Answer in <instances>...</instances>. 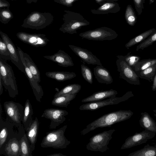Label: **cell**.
<instances>
[{
    "label": "cell",
    "instance_id": "obj_1",
    "mask_svg": "<svg viewBox=\"0 0 156 156\" xmlns=\"http://www.w3.org/2000/svg\"><path fill=\"white\" fill-rule=\"evenodd\" d=\"M133 114L130 110H120L105 114L88 124L80 134L85 135L97 128L110 126L129 119Z\"/></svg>",
    "mask_w": 156,
    "mask_h": 156
},
{
    "label": "cell",
    "instance_id": "obj_2",
    "mask_svg": "<svg viewBox=\"0 0 156 156\" xmlns=\"http://www.w3.org/2000/svg\"><path fill=\"white\" fill-rule=\"evenodd\" d=\"M64 12L62 18L63 23L59 29L63 33L76 34L77 30L90 24V22L80 13L67 10Z\"/></svg>",
    "mask_w": 156,
    "mask_h": 156
},
{
    "label": "cell",
    "instance_id": "obj_3",
    "mask_svg": "<svg viewBox=\"0 0 156 156\" xmlns=\"http://www.w3.org/2000/svg\"><path fill=\"white\" fill-rule=\"evenodd\" d=\"M67 126V125H65L57 130L47 132L41 143V147L54 149L66 148L71 143L65 136Z\"/></svg>",
    "mask_w": 156,
    "mask_h": 156
},
{
    "label": "cell",
    "instance_id": "obj_4",
    "mask_svg": "<svg viewBox=\"0 0 156 156\" xmlns=\"http://www.w3.org/2000/svg\"><path fill=\"white\" fill-rule=\"evenodd\" d=\"M54 20L53 16L49 12L34 11L24 19L21 26L25 28L40 30L50 25Z\"/></svg>",
    "mask_w": 156,
    "mask_h": 156
},
{
    "label": "cell",
    "instance_id": "obj_5",
    "mask_svg": "<svg viewBox=\"0 0 156 156\" xmlns=\"http://www.w3.org/2000/svg\"><path fill=\"white\" fill-rule=\"evenodd\" d=\"M0 77L3 86L10 97L14 98L18 94L16 78L12 66L0 57Z\"/></svg>",
    "mask_w": 156,
    "mask_h": 156
},
{
    "label": "cell",
    "instance_id": "obj_6",
    "mask_svg": "<svg viewBox=\"0 0 156 156\" xmlns=\"http://www.w3.org/2000/svg\"><path fill=\"white\" fill-rule=\"evenodd\" d=\"M116 131L112 129L96 134L90 139L86 145L87 149L93 151L103 153L109 149L108 147L109 141L112 139V135Z\"/></svg>",
    "mask_w": 156,
    "mask_h": 156
},
{
    "label": "cell",
    "instance_id": "obj_7",
    "mask_svg": "<svg viewBox=\"0 0 156 156\" xmlns=\"http://www.w3.org/2000/svg\"><path fill=\"white\" fill-rule=\"evenodd\" d=\"M79 35L89 40L102 41L115 39L118 34L112 29L103 27L81 33Z\"/></svg>",
    "mask_w": 156,
    "mask_h": 156
},
{
    "label": "cell",
    "instance_id": "obj_8",
    "mask_svg": "<svg viewBox=\"0 0 156 156\" xmlns=\"http://www.w3.org/2000/svg\"><path fill=\"white\" fill-rule=\"evenodd\" d=\"M134 96L132 92H127L122 97H112L103 100L88 102L81 105L79 107L80 110L94 111L109 105L118 104L128 100Z\"/></svg>",
    "mask_w": 156,
    "mask_h": 156
},
{
    "label": "cell",
    "instance_id": "obj_9",
    "mask_svg": "<svg viewBox=\"0 0 156 156\" xmlns=\"http://www.w3.org/2000/svg\"><path fill=\"white\" fill-rule=\"evenodd\" d=\"M4 107L8 119L15 124H21L24 113V108L22 105L10 101L5 102Z\"/></svg>",
    "mask_w": 156,
    "mask_h": 156
},
{
    "label": "cell",
    "instance_id": "obj_10",
    "mask_svg": "<svg viewBox=\"0 0 156 156\" xmlns=\"http://www.w3.org/2000/svg\"><path fill=\"white\" fill-rule=\"evenodd\" d=\"M156 133L146 130L136 133L128 137L122 145L121 149H129L146 143L148 140L153 138Z\"/></svg>",
    "mask_w": 156,
    "mask_h": 156
},
{
    "label": "cell",
    "instance_id": "obj_11",
    "mask_svg": "<svg viewBox=\"0 0 156 156\" xmlns=\"http://www.w3.org/2000/svg\"><path fill=\"white\" fill-rule=\"evenodd\" d=\"M68 114V112L65 110L51 108L45 110L41 117L51 120L49 128L53 129L63 123L66 120L65 116Z\"/></svg>",
    "mask_w": 156,
    "mask_h": 156
},
{
    "label": "cell",
    "instance_id": "obj_12",
    "mask_svg": "<svg viewBox=\"0 0 156 156\" xmlns=\"http://www.w3.org/2000/svg\"><path fill=\"white\" fill-rule=\"evenodd\" d=\"M16 36L23 42L36 47L45 46L49 42V40L44 34L20 32L16 34Z\"/></svg>",
    "mask_w": 156,
    "mask_h": 156
},
{
    "label": "cell",
    "instance_id": "obj_13",
    "mask_svg": "<svg viewBox=\"0 0 156 156\" xmlns=\"http://www.w3.org/2000/svg\"><path fill=\"white\" fill-rule=\"evenodd\" d=\"M17 50L25 68V74L29 80L36 100L38 101L41 102V99L44 96V92L42 87L39 84V83L34 76L27 65L23 55L22 49L18 47Z\"/></svg>",
    "mask_w": 156,
    "mask_h": 156
},
{
    "label": "cell",
    "instance_id": "obj_14",
    "mask_svg": "<svg viewBox=\"0 0 156 156\" xmlns=\"http://www.w3.org/2000/svg\"><path fill=\"white\" fill-rule=\"evenodd\" d=\"M116 63L121 78L131 84H139L138 76L126 61L117 58Z\"/></svg>",
    "mask_w": 156,
    "mask_h": 156
},
{
    "label": "cell",
    "instance_id": "obj_15",
    "mask_svg": "<svg viewBox=\"0 0 156 156\" xmlns=\"http://www.w3.org/2000/svg\"><path fill=\"white\" fill-rule=\"evenodd\" d=\"M2 39L6 44L9 51L11 61L21 72L25 74L24 66L20 58L17 50L16 49L12 40L5 33L0 31Z\"/></svg>",
    "mask_w": 156,
    "mask_h": 156
},
{
    "label": "cell",
    "instance_id": "obj_16",
    "mask_svg": "<svg viewBox=\"0 0 156 156\" xmlns=\"http://www.w3.org/2000/svg\"><path fill=\"white\" fill-rule=\"evenodd\" d=\"M69 46L72 50L84 62L88 64L102 66L100 60L91 52L74 45L69 44Z\"/></svg>",
    "mask_w": 156,
    "mask_h": 156
},
{
    "label": "cell",
    "instance_id": "obj_17",
    "mask_svg": "<svg viewBox=\"0 0 156 156\" xmlns=\"http://www.w3.org/2000/svg\"><path fill=\"white\" fill-rule=\"evenodd\" d=\"M44 58L58 64L61 66L68 67L74 66V63L71 57L64 51L59 50L54 54L45 55Z\"/></svg>",
    "mask_w": 156,
    "mask_h": 156
},
{
    "label": "cell",
    "instance_id": "obj_18",
    "mask_svg": "<svg viewBox=\"0 0 156 156\" xmlns=\"http://www.w3.org/2000/svg\"><path fill=\"white\" fill-rule=\"evenodd\" d=\"M118 94L117 91L111 89L101 90L94 93L92 94L83 99L82 102H90L103 100L107 98L115 97Z\"/></svg>",
    "mask_w": 156,
    "mask_h": 156
},
{
    "label": "cell",
    "instance_id": "obj_19",
    "mask_svg": "<svg viewBox=\"0 0 156 156\" xmlns=\"http://www.w3.org/2000/svg\"><path fill=\"white\" fill-rule=\"evenodd\" d=\"M119 4L116 2H105L96 9H91V12L94 14H105L116 13L120 10Z\"/></svg>",
    "mask_w": 156,
    "mask_h": 156
},
{
    "label": "cell",
    "instance_id": "obj_20",
    "mask_svg": "<svg viewBox=\"0 0 156 156\" xmlns=\"http://www.w3.org/2000/svg\"><path fill=\"white\" fill-rule=\"evenodd\" d=\"M95 78L99 83L107 84L113 82V79L109 71L102 66L98 65L94 68Z\"/></svg>",
    "mask_w": 156,
    "mask_h": 156
},
{
    "label": "cell",
    "instance_id": "obj_21",
    "mask_svg": "<svg viewBox=\"0 0 156 156\" xmlns=\"http://www.w3.org/2000/svg\"><path fill=\"white\" fill-rule=\"evenodd\" d=\"M39 126V122L37 118L36 117L33 120L30 126L27 131L26 135L34 151L37 141Z\"/></svg>",
    "mask_w": 156,
    "mask_h": 156
},
{
    "label": "cell",
    "instance_id": "obj_22",
    "mask_svg": "<svg viewBox=\"0 0 156 156\" xmlns=\"http://www.w3.org/2000/svg\"><path fill=\"white\" fill-rule=\"evenodd\" d=\"M139 120L140 126L145 130L156 133V122L147 112H142Z\"/></svg>",
    "mask_w": 156,
    "mask_h": 156
},
{
    "label": "cell",
    "instance_id": "obj_23",
    "mask_svg": "<svg viewBox=\"0 0 156 156\" xmlns=\"http://www.w3.org/2000/svg\"><path fill=\"white\" fill-rule=\"evenodd\" d=\"M45 75L48 77L59 82L72 79L76 76L73 72L65 71L48 72L45 73Z\"/></svg>",
    "mask_w": 156,
    "mask_h": 156
},
{
    "label": "cell",
    "instance_id": "obj_24",
    "mask_svg": "<svg viewBox=\"0 0 156 156\" xmlns=\"http://www.w3.org/2000/svg\"><path fill=\"white\" fill-rule=\"evenodd\" d=\"M34 112L30 100L27 99L25 103L24 113L22 122L24 129L27 132L33 120L32 116Z\"/></svg>",
    "mask_w": 156,
    "mask_h": 156
},
{
    "label": "cell",
    "instance_id": "obj_25",
    "mask_svg": "<svg viewBox=\"0 0 156 156\" xmlns=\"http://www.w3.org/2000/svg\"><path fill=\"white\" fill-rule=\"evenodd\" d=\"M5 151L8 156H20V141L16 138L9 140L5 145Z\"/></svg>",
    "mask_w": 156,
    "mask_h": 156
},
{
    "label": "cell",
    "instance_id": "obj_26",
    "mask_svg": "<svg viewBox=\"0 0 156 156\" xmlns=\"http://www.w3.org/2000/svg\"><path fill=\"white\" fill-rule=\"evenodd\" d=\"M77 94H66L54 97L51 101L52 105L67 108L71 101L75 98Z\"/></svg>",
    "mask_w": 156,
    "mask_h": 156
},
{
    "label": "cell",
    "instance_id": "obj_27",
    "mask_svg": "<svg viewBox=\"0 0 156 156\" xmlns=\"http://www.w3.org/2000/svg\"><path fill=\"white\" fill-rule=\"evenodd\" d=\"M22 53L27 65L35 79L40 83V74L37 66L29 55L23 51Z\"/></svg>",
    "mask_w": 156,
    "mask_h": 156
},
{
    "label": "cell",
    "instance_id": "obj_28",
    "mask_svg": "<svg viewBox=\"0 0 156 156\" xmlns=\"http://www.w3.org/2000/svg\"><path fill=\"white\" fill-rule=\"evenodd\" d=\"M127 156H156V145L147 144L140 149L130 153Z\"/></svg>",
    "mask_w": 156,
    "mask_h": 156
},
{
    "label": "cell",
    "instance_id": "obj_29",
    "mask_svg": "<svg viewBox=\"0 0 156 156\" xmlns=\"http://www.w3.org/2000/svg\"><path fill=\"white\" fill-rule=\"evenodd\" d=\"M20 141V156H32V149L26 134H25Z\"/></svg>",
    "mask_w": 156,
    "mask_h": 156
},
{
    "label": "cell",
    "instance_id": "obj_30",
    "mask_svg": "<svg viewBox=\"0 0 156 156\" xmlns=\"http://www.w3.org/2000/svg\"><path fill=\"white\" fill-rule=\"evenodd\" d=\"M155 30L156 29L155 28H152L140 34L130 40L126 44L125 47L127 48H129L144 41L154 33Z\"/></svg>",
    "mask_w": 156,
    "mask_h": 156
},
{
    "label": "cell",
    "instance_id": "obj_31",
    "mask_svg": "<svg viewBox=\"0 0 156 156\" xmlns=\"http://www.w3.org/2000/svg\"><path fill=\"white\" fill-rule=\"evenodd\" d=\"M81 88V85L78 84L74 83L68 85L60 90L56 93L54 98L66 94H77L80 91Z\"/></svg>",
    "mask_w": 156,
    "mask_h": 156
},
{
    "label": "cell",
    "instance_id": "obj_32",
    "mask_svg": "<svg viewBox=\"0 0 156 156\" xmlns=\"http://www.w3.org/2000/svg\"><path fill=\"white\" fill-rule=\"evenodd\" d=\"M125 18L127 23L131 26H133L136 23L137 16L135 12L130 5H128L126 6L125 13Z\"/></svg>",
    "mask_w": 156,
    "mask_h": 156
},
{
    "label": "cell",
    "instance_id": "obj_33",
    "mask_svg": "<svg viewBox=\"0 0 156 156\" xmlns=\"http://www.w3.org/2000/svg\"><path fill=\"white\" fill-rule=\"evenodd\" d=\"M156 63V59H149L137 62L133 67L136 71L143 70Z\"/></svg>",
    "mask_w": 156,
    "mask_h": 156
},
{
    "label": "cell",
    "instance_id": "obj_34",
    "mask_svg": "<svg viewBox=\"0 0 156 156\" xmlns=\"http://www.w3.org/2000/svg\"><path fill=\"white\" fill-rule=\"evenodd\" d=\"M13 17L12 12L9 8H2L0 9V21L4 24L8 23Z\"/></svg>",
    "mask_w": 156,
    "mask_h": 156
},
{
    "label": "cell",
    "instance_id": "obj_35",
    "mask_svg": "<svg viewBox=\"0 0 156 156\" xmlns=\"http://www.w3.org/2000/svg\"><path fill=\"white\" fill-rule=\"evenodd\" d=\"M82 75L84 79L90 84L93 82V75L90 69L83 64L81 65Z\"/></svg>",
    "mask_w": 156,
    "mask_h": 156
},
{
    "label": "cell",
    "instance_id": "obj_36",
    "mask_svg": "<svg viewBox=\"0 0 156 156\" xmlns=\"http://www.w3.org/2000/svg\"><path fill=\"white\" fill-rule=\"evenodd\" d=\"M0 57L5 60H11L9 51L2 38H0Z\"/></svg>",
    "mask_w": 156,
    "mask_h": 156
},
{
    "label": "cell",
    "instance_id": "obj_37",
    "mask_svg": "<svg viewBox=\"0 0 156 156\" xmlns=\"http://www.w3.org/2000/svg\"><path fill=\"white\" fill-rule=\"evenodd\" d=\"M155 41H156V30L148 38L137 46L136 50L138 51L139 49H143L151 44Z\"/></svg>",
    "mask_w": 156,
    "mask_h": 156
},
{
    "label": "cell",
    "instance_id": "obj_38",
    "mask_svg": "<svg viewBox=\"0 0 156 156\" xmlns=\"http://www.w3.org/2000/svg\"><path fill=\"white\" fill-rule=\"evenodd\" d=\"M116 57L117 58L121 59L126 61L131 67L133 66L137 62V61L139 59V58L132 56L129 54L125 56L118 55Z\"/></svg>",
    "mask_w": 156,
    "mask_h": 156
},
{
    "label": "cell",
    "instance_id": "obj_39",
    "mask_svg": "<svg viewBox=\"0 0 156 156\" xmlns=\"http://www.w3.org/2000/svg\"><path fill=\"white\" fill-rule=\"evenodd\" d=\"M156 70V64H155L147 69L141 71L140 75L142 76L150 77L154 75Z\"/></svg>",
    "mask_w": 156,
    "mask_h": 156
},
{
    "label": "cell",
    "instance_id": "obj_40",
    "mask_svg": "<svg viewBox=\"0 0 156 156\" xmlns=\"http://www.w3.org/2000/svg\"><path fill=\"white\" fill-rule=\"evenodd\" d=\"M135 7L138 15L141 14L144 9L145 0H133Z\"/></svg>",
    "mask_w": 156,
    "mask_h": 156
},
{
    "label": "cell",
    "instance_id": "obj_41",
    "mask_svg": "<svg viewBox=\"0 0 156 156\" xmlns=\"http://www.w3.org/2000/svg\"><path fill=\"white\" fill-rule=\"evenodd\" d=\"M8 131L6 128L3 127L1 130L0 133V148L6 142L8 135Z\"/></svg>",
    "mask_w": 156,
    "mask_h": 156
},
{
    "label": "cell",
    "instance_id": "obj_42",
    "mask_svg": "<svg viewBox=\"0 0 156 156\" xmlns=\"http://www.w3.org/2000/svg\"><path fill=\"white\" fill-rule=\"evenodd\" d=\"M79 0H54V1L67 7H71L74 2Z\"/></svg>",
    "mask_w": 156,
    "mask_h": 156
},
{
    "label": "cell",
    "instance_id": "obj_43",
    "mask_svg": "<svg viewBox=\"0 0 156 156\" xmlns=\"http://www.w3.org/2000/svg\"><path fill=\"white\" fill-rule=\"evenodd\" d=\"M10 4L6 0H0V9L6 7L9 8Z\"/></svg>",
    "mask_w": 156,
    "mask_h": 156
},
{
    "label": "cell",
    "instance_id": "obj_44",
    "mask_svg": "<svg viewBox=\"0 0 156 156\" xmlns=\"http://www.w3.org/2000/svg\"><path fill=\"white\" fill-rule=\"evenodd\" d=\"M152 90L153 91L156 90V75L154 78L153 85L152 86Z\"/></svg>",
    "mask_w": 156,
    "mask_h": 156
},
{
    "label": "cell",
    "instance_id": "obj_45",
    "mask_svg": "<svg viewBox=\"0 0 156 156\" xmlns=\"http://www.w3.org/2000/svg\"><path fill=\"white\" fill-rule=\"evenodd\" d=\"M3 84L1 78L0 77V95H1L3 93Z\"/></svg>",
    "mask_w": 156,
    "mask_h": 156
},
{
    "label": "cell",
    "instance_id": "obj_46",
    "mask_svg": "<svg viewBox=\"0 0 156 156\" xmlns=\"http://www.w3.org/2000/svg\"><path fill=\"white\" fill-rule=\"evenodd\" d=\"M47 156H66V155H64L62 153H58L53 154H50L47 155Z\"/></svg>",
    "mask_w": 156,
    "mask_h": 156
},
{
    "label": "cell",
    "instance_id": "obj_47",
    "mask_svg": "<svg viewBox=\"0 0 156 156\" xmlns=\"http://www.w3.org/2000/svg\"><path fill=\"white\" fill-rule=\"evenodd\" d=\"M96 3L100 5L103 4L104 2H106L105 0H95Z\"/></svg>",
    "mask_w": 156,
    "mask_h": 156
},
{
    "label": "cell",
    "instance_id": "obj_48",
    "mask_svg": "<svg viewBox=\"0 0 156 156\" xmlns=\"http://www.w3.org/2000/svg\"><path fill=\"white\" fill-rule=\"evenodd\" d=\"M38 0H27V2L28 4H30L32 2L36 3Z\"/></svg>",
    "mask_w": 156,
    "mask_h": 156
},
{
    "label": "cell",
    "instance_id": "obj_49",
    "mask_svg": "<svg viewBox=\"0 0 156 156\" xmlns=\"http://www.w3.org/2000/svg\"><path fill=\"white\" fill-rule=\"evenodd\" d=\"M119 0H105L106 1L109 2H116Z\"/></svg>",
    "mask_w": 156,
    "mask_h": 156
},
{
    "label": "cell",
    "instance_id": "obj_50",
    "mask_svg": "<svg viewBox=\"0 0 156 156\" xmlns=\"http://www.w3.org/2000/svg\"><path fill=\"white\" fill-rule=\"evenodd\" d=\"M155 0H149V4L150 5L154 2Z\"/></svg>",
    "mask_w": 156,
    "mask_h": 156
},
{
    "label": "cell",
    "instance_id": "obj_51",
    "mask_svg": "<svg viewBox=\"0 0 156 156\" xmlns=\"http://www.w3.org/2000/svg\"><path fill=\"white\" fill-rule=\"evenodd\" d=\"M154 116L156 117V109L153 110Z\"/></svg>",
    "mask_w": 156,
    "mask_h": 156
},
{
    "label": "cell",
    "instance_id": "obj_52",
    "mask_svg": "<svg viewBox=\"0 0 156 156\" xmlns=\"http://www.w3.org/2000/svg\"><path fill=\"white\" fill-rule=\"evenodd\" d=\"M12 1L16 0H11Z\"/></svg>",
    "mask_w": 156,
    "mask_h": 156
}]
</instances>
